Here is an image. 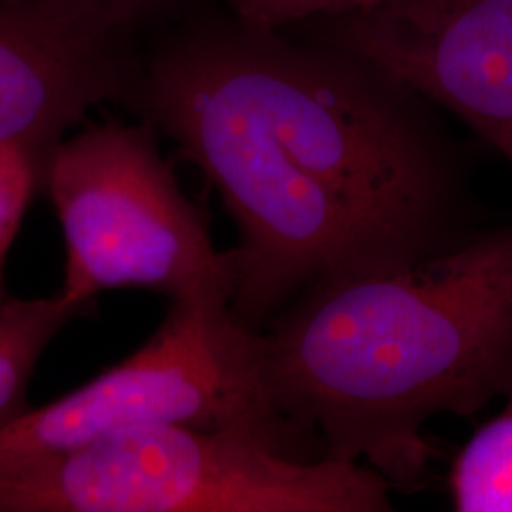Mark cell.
<instances>
[{
    "instance_id": "cell-5",
    "label": "cell",
    "mask_w": 512,
    "mask_h": 512,
    "mask_svg": "<svg viewBox=\"0 0 512 512\" xmlns=\"http://www.w3.org/2000/svg\"><path fill=\"white\" fill-rule=\"evenodd\" d=\"M44 183L67 247L63 302L147 289L177 300L230 302V251H217L164 160L156 129L99 124L55 148Z\"/></svg>"
},
{
    "instance_id": "cell-12",
    "label": "cell",
    "mask_w": 512,
    "mask_h": 512,
    "mask_svg": "<svg viewBox=\"0 0 512 512\" xmlns=\"http://www.w3.org/2000/svg\"><path fill=\"white\" fill-rule=\"evenodd\" d=\"M2 2H38V0H2ZM107 2L128 10L129 14L147 23L148 19L158 16L160 12L173 6L177 0H107Z\"/></svg>"
},
{
    "instance_id": "cell-10",
    "label": "cell",
    "mask_w": 512,
    "mask_h": 512,
    "mask_svg": "<svg viewBox=\"0 0 512 512\" xmlns=\"http://www.w3.org/2000/svg\"><path fill=\"white\" fill-rule=\"evenodd\" d=\"M228 14L260 31H291L311 23L351 18L389 0H220Z\"/></svg>"
},
{
    "instance_id": "cell-8",
    "label": "cell",
    "mask_w": 512,
    "mask_h": 512,
    "mask_svg": "<svg viewBox=\"0 0 512 512\" xmlns=\"http://www.w3.org/2000/svg\"><path fill=\"white\" fill-rule=\"evenodd\" d=\"M80 310L50 298H0V429L27 410V389L38 359Z\"/></svg>"
},
{
    "instance_id": "cell-2",
    "label": "cell",
    "mask_w": 512,
    "mask_h": 512,
    "mask_svg": "<svg viewBox=\"0 0 512 512\" xmlns=\"http://www.w3.org/2000/svg\"><path fill=\"white\" fill-rule=\"evenodd\" d=\"M262 361L275 408L323 459L416 486L425 423L476 414L512 387V226L311 287L262 329Z\"/></svg>"
},
{
    "instance_id": "cell-3",
    "label": "cell",
    "mask_w": 512,
    "mask_h": 512,
    "mask_svg": "<svg viewBox=\"0 0 512 512\" xmlns=\"http://www.w3.org/2000/svg\"><path fill=\"white\" fill-rule=\"evenodd\" d=\"M363 463L294 459L238 431L152 423L0 473V512H387Z\"/></svg>"
},
{
    "instance_id": "cell-4",
    "label": "cell",
    "mask_w": 512,
    "mask_h": 512,
    "mask_svg": "<svg viewBox=\"0 0 512 512\" xmlns=\"http://www.w3.org/2000/svg\"><path fill=\"white\" fill-rule=\"evenodd\" d=\"M152 423L238 431L294 459H323L321 442L275 408L262 330L241 323L230 302L177 300L128 359L0 429V473Z\"/></svg>"
},
{
    "instance_id": "cell-11",
    "label": "cell",
    "mask_w": 512,
    "mask_h": 512,
    "mask_svg": "<svg viewBox=\"0 0 512 512\" xmlns=\"http://www.w3.org/2000/svg\"><path fill=\"white\" fill-rule=\"evenodd\" d=\"M46 165L25 148L0 145V298L6 256L18 236Z\"/></svg>"
},
{
    "instance_id": "cell-6",
    "label": "cell",
    "mask_w": 512,
    "mask_h": 512,
    "mask_svg": "<svg viewBox=\"0 0 512 512\" xmlns=\"http://www.w3.org/2000/svg\"><path fill=\"white\" fill-rule=\"evenodd\" d=\"M141 19L107 0H0V145L42 164L90 110L135 103Z\"/></svg>"
},
{
    "instance_id": "cell-1",
    "label": "cell",
    "mask_w": 512,
    "mask_h": 512,
    "mask_svg": "<svg viewBox=\"0 0 512 512\" xmlns=\"http://www.w3.org/2000/svg\"><path fill=\"white\" fill-rule=\"evenodd\" d=\"M296 37L190 23L141 59L133 103L236 222L230 308L256 330L311 287L482 232L437 107L351 48Z\"/></svg>"
},
{
    "instance_id": "cell-7",
    "label": "cell",
    "mask_w": 512,
    "mask_h": 512,
    "mask_svg": "<svg viewBox=\"0 0 512 512\" xmlns=\"http://www.w3.org/2000/svg\"><path fill=\"white\" fill-rule=\"evenodd\" d=\"M302 33L372 59L512 167V0H389Z\"/></svg>"
},
{
    "instance_id": "cell-9",
    "label": "cell",
    "mask_w": 512,
    "mask_h": 512,
    "mask_svg": "<svg viewBox=\"0 0 512 512\" xmlns=\"http://www.w3.org/2000/svg\"><path fill=\"white\" fill-rule=\"evenodd\" d=\"M505 408L454 459L448 486L454 511L512 512V387Z\"/></svg>"
}]
</instances>
